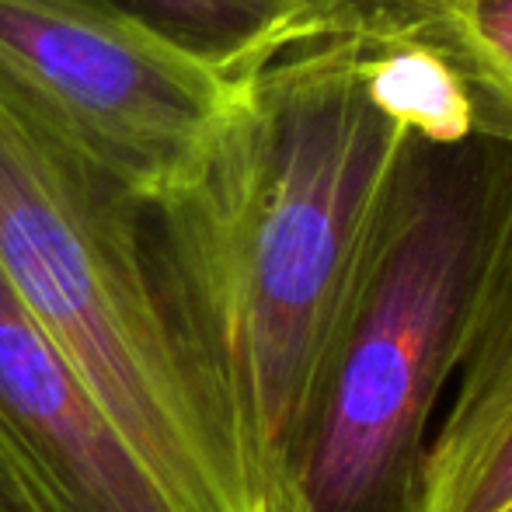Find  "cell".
I'll return each mask as SVG.
<instances>
[{"label": "cell", "mask_w": 512, "mask_h": 512, "mask_svg": "<svg viewBox=\"0 0 512 512\" xmlns=\"http://www.w3.org/2000/svg\"><path fill=\"white\" fill-rule=\"evenodd\" d=\"M0 74L143 203L175 182L234 91L102 0H0Z\"/></svg>", "instance_id": "277c9868"}, {"label": "cell", "mask_w": 512, "mask_h": 512, "mask_svg": "<svg viewBox=\"0 0 512 512\" xmlns=\"http://www.w3.org/2000/svg\"><path fill=\"white\" fill-rule=\"evenodd\" d=\"M0 512H49L14 453L4 446V439H0Z\"/></svg>", "instance_id": "30bf717a"}, {"label": "cell", "mask_w": 512, "mask_h": 512, "mask_svg": "<svg viewBox=\"0 0 512 512\" xmlns=\"http://www.w3.org/2000/svg\"><path fill=\"white\" fill-rule=\"evenodd\" d=\"M411 136L363 46L307 42L234 84L178 178L143 206L150 297L265 512L352 258Z\"/></svg>", "instance_id": "6da1fadb"}, {"label": "cell", "mask_w": 512, "mask_h": 512, "mask_svg": "<svg viewBox=\"0 0 512 512\" xmlns=\"http://www.w3.org/2000/svg\"><path fill=\"white\" fill-rule=\"evenodd\" d=\"M199 60L227 84L244 81L279 56L272 0H102Z\"/></svg>", "instance_id": "ba28073f"}, {"label": "cell", "mask_w": 512, "mask_h": 512, "mask_svg": "<svg viewBox=\"0 0 512 512\" xmlns=\"http://www.w3.org/2000/svg\"><path fill=\"white\" fill-rule=\"evenodd\" d=\"M512 502V175L457 373L432 425L418 512H502Z\"/></svg>", "instance_id": "8992f818"}, {"label": "cell", "mask_w": 512, "mask_h": 512, "mask_svg": "<svg viewBox=\"0 0 512 512\" xmlns=\"http://www.w3.org/2000/svg\"><path fill=\"white\" fill-rule=\"evenodd\" d=\"M143 199L0 74V272L178 512H265L150 297Z\"/></svg>", "instance_id": "3957f363"}, {"label": "cell", "mask_w": 512, "mask_h": 512, "mask_svg": "<svg viewBox=\"0 0 512 512\" xmlns=\"http://www.w3.org/2000/svg\"><path fill=\"white\" fill-rule=\"evenodd\" d=\"M512 150L411 136L307 384L279 512H418L432 425L499 237Z\"/></svg>", "instance_id": "7a4b0ae2"}, {"label": "cell", "mask_w": 512, "mask_h": 512, "mask_svg": "<svg viewBox=\"0 0 512 512\" xmlns=\"http://www.w3.org/2000/svg\"><path fill=\"white\" fill-rule=\"evenodd\" d=\"M363 81L373 105L415 140L432 147L474 140V105L439 56L415 46H363Z\"/></svg>", "instance_id": "9c48e42d"}, {"label": "cell", "mask_w": 512, "mask_h": 512, "mask_svg": "<svg viewBox=\"0 0 512 512\" xmlns=\"http://www.w3.org/2000/svg\"><path fill=\"white\" fill-rule=\"evenodd\" d=\"M0 439L49 512H178L0 272Z\"/></svg>", "instance_id": "5b68a950"}, {"label": "cell", "mask_w": 512, "mask_h": 512, "mask_svg": "<svg viewBox=\"0 0 512 512\" xmlns=\"http://www.w3.org/2000/svg\"><path fill=\"white\" fill-rule=\"evenodd\" d=\"M502 512H512V502H509V506H506V509H502Z\"/></svg>", "instance_id": "8fae6325"}, {"label": "cell", "mask_w": 512, "mask_h": 512, "mask_svg": "<svg viewBox=\"0 0 512 512\" xmlns=\"http://www.w3.org/2000/svg\"><path fill=\"white\" fill-rule=\"evenodd\" d=\"M279 53L307 42L415 46L460 77L474 136L512 150V0H272Z\"/></svg>", "instance_id": "52a82bcc"}]
</instances>
